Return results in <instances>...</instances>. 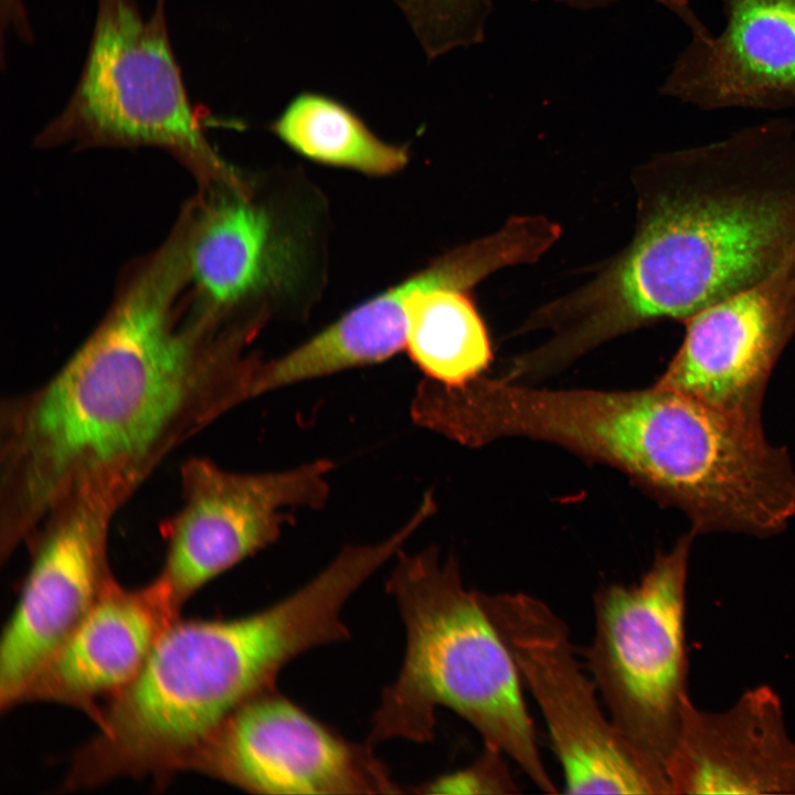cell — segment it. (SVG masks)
I'll return each mask as SVG.
<instances>
[{
    "instance_id": "obj_1",
    "label": "cell",
    "mask_w": 795,
    "mask_h": 795,
    "mask_svg": "<svg viewBox=\"0 0 795 795\" xmlns=\"http://www.w3.org/2000/svg\"><path fill=\"white\" fill-rule=\"evenodd\" d=\"M188 253L178 235L126 275L106 317L42 389L10 414L13 521L32 527L81 486L141 479L200 389L231 394L237 353L193 310L181 314Z\"/></svg>"
},
{
    "instance_id": "obj_2",
    "label": "cell",
    "mask_w": 795,
    "mask_h": 795,
    "mask_svg": "<svg viewBox=\"0 0 795 795\" xmlns=\"http://www.w3.org/2000/svg\"><path fill=\"white\" fill-rule=\"evenodd\" d=\"M625 250L556 300L586 352L695 314L766 277L795 247V125L774 118L639 168Z\"/></svg>"
},
{
    "instance_id": "obj_3",
    "label": "cell",
    "mask_w": 795,
    "mask_h": 795,
    "mask_svg": "<svg viewBox=\"0 0 795 795\" xmlns=\"http://www.w3.org/2000/svg\"><path fill=\"white\" fill-rule=\"evenodd\" d=\"M342 586L327 574L275 605L230 621L167 626L134 680L113 696L95 738L76 755L64 786L119 776L159 777L190 759L239 707L274 688L290 659L344 639Z\"/></svg>"
},
{
    "instance_id": "obj_4",
    "label": "cell",
    "mask_w": 795,
    "mask_h": 795,
    "mask_svg": "<svg viewBox=\"0 0 795 795\" xmlns=\"http://www.w3.org/2000/svg\"><path fill=\"white\" fill-rule=\"evenodd\" d=\"M405 632L396 680L382 692L368 743L433 740L438 706L454 710L499 748L544 793L558 792L537 746L513 658L486 613L479 592L464 586L452 556L436 548L398 553L386 583Z\"/></svg>"
},
{
    "instance_id": "obj_5",
    "label": "cell",
    "mask_w": 795,
    "mask_h": 795,
    "mask_svg": "<svg viewBox=\"0 0 795 795\" xmlns=\"http://www.w3.org/2000/svg\"><path fill=\"white\" fill-rule=\"evenodd\" d=\"M40 147H159L202 192L247 187L214 150L173 55L166 0L144 15L136 0H97L87 57L68 102L39 134Z\"/></svg>"
},
{
    "instance_id": "obj_6",
    "label": "cell",
    "mask_w": 795,
    "mask_h": 795,
    "mask_svg": "<svg viewBox=\"0 0 795 795\" xmlns=\"http://www.w3.org/2000/svg\"><path fill=\"white\" fill-rule=\"evenodd\" d=\"M693 537L657 555L636 584L595 593V633L584 650L614 725L664 768L690 700L685 597Z\"/></svg>"
},
{
    "instance_id": "obj_7",
    "label": "cell",
    "mask_w": 795,
    "mask_h": 795,
    "mask_svg": "<svg viewBox=\"0 0 795 795\" xmlns=\"http://www.w3.org/2000/svg\"><path fill=\"white\" fill-rule=\"evenodd\" d=\"M481 604L537 700L568 794H671L665 768L602 712L580 668L565 622L524 593L485 594Z\"/></svg>"
},
{
    "instance_id": "obj_8",
    "label": "cell",
    "mask_w": 795,
    "mask_h": 795,
    "mask_svg": "<svg viewBox=\"0 0 795 795\" xmlns=\"http://www.w3.org/2000/svg\"><path fill=\"white\" fill-rule=\"evenodd\" d=\"M132 486L86 484L62 499L38 542L0 648V707L21 702L39 670L114 581L107 564L109 518Z\"/></svg>"
},
{
    "instance_id": "obj_9",
    "label": "cell",
    "mask_w": 795,
    "mask_h": 795,
    "mask_svg": "<svg viewBox=\"0 0 795 795\" xmlns=\"http://www.w3.org/2000/svg\"><path fill=\"white\" fill-rule=\"evenodd\" d=\"M332 464L318 459L272 473L229 471L206 459L182 469L183 506L167 523L166 562L156 581L179 615L201 586L273 543L290 509L319 508Z\"/></svg>"
},
{
    "instance_id": "obj_10",
    "label": "cell",
    "mask_w": 795,
    "mask_h": 795,
    "mask_svg": "<svg viewBox=\"0 0 795 795\" xmlns=\"http://www.w3.org/2000/svg\"><path fill=\"white\" fill-rule=\"evenodd\" d=\"M186 768L262 794L400 793L369 744L342 740L274 689L230 714Z\"/></svg>"
},
{
    "instance_id": "obj_11",
    "label": "cell",
    "mask_w": 795,
    "mask_h": 795,
    "mask_svg": "<svg viewBox=\"0 0 795 795\" xmlns=\"http://www.w3.org/2000/svg\"><path fill=\"white\" fill-rule=\"evenodd\" d=\"M683 325L681 344L655 384L762 428L770 375L795 336V247L770 275Z\"/></svg>"
},
{
    "instance_id": "obj_12",
    "label": "cell",
    "mask_w": 795,
    "mask_h": 795,
    "mask_svg": "<svg viewBox=\"0 0 795 795\" xmlns=\"http://www.w3.org/2000/svg\"><path fill=\"white\" fill-rule=\"evenodd\" d=\"M724 26L692 38L659 91L702 110H795V0H720Z\"/></svg>"
},
{
    "instance_id": "obj_13",
    "label": "cell",
    "mask_w": 795,
    "mask_h": 795,
    "mask_svg": "<svg viewBox=\"0 0 795 795\" xmlns=\"http://www.w3.org/2000/svg\"><path fill=\"white\" fill-rule=\"evenodd\" d=\"M671 794H795V743L770 687L722 712L683 710L665 764Z\"/></svg>"
},
{
    "instance_id": "obj_14",
    "label": "cell",
    "mask_w": 795,
    "mask_h": 795,
    "mask_svg": "<svg viewBox=\"0 0 795 795\" xmlns=\"http://www.w3.org/2000/svg\"><path fill=\"white\" fill-rule=\"evenodd\" d=\"M178 618L156 580L137 590L114 580L39 670L21 702H60L97 719L95 700L128 686L160 634Z\"/></svg>"
},
{
    "instance_id": "obj_15",
    "label": "cell",
    "mask_w": 795,
    "mask_h": 795,
    "mask_svg": "<svg viewBox=\"0 0 795 795\" xmlns=\"http://www.w3.org/2000/svg\"><path fill=\"white\" fill-rule=\"evenodd\" d=\"M433 275L407 300L405 349L427 379L464 385L492 361L487 328L469 290L506 265L492 236L475 240L436 258Z\"/></svg>"
},
{
    "instance_id": "obj_16",
    "label": "cell",
    "mask_w": 795,
    "mask_h": 795,
    "mask_svg": "<svg viewBox=\"0 0 795 795\" xmlns=\"http://www.w3.org/2000/svg\"><path fill=\"white\" fill-rule=\"evenodd\" d=\"M186 211L193 305L219 322L274 279V227L248 189L202 192Z\"/></svg>"
},
{
    "instance_id": "obj_17",
    "label": "cell",
    "mask_w": 795,
    "mask_h": 795,
    "mask_svg": "<svg viewBox=\"0 0 795 795\" xmlns=\"http://www.w3.org/2000/svg\"><path fill=\"white\" fill-rule=\"evenodd\" d=\"M271 129L307 159L365 174H391L409 160L405 147L383 141L350 108L320 93L295 96Z\"/></svg>"
},
{
    "instance_id": "obj_18",
    "label": "cell",
    "mask_w": 795,
    "mask_h": 795,
    "mask_svg": "<svg viewBox=\"0 0 795 795\" xmlns=\"http://www.w3.org/2000/svg\"><path fill=\"white\" fill-rule=\"evenodd\" d=\"M433 275V266L357 306L306 342L324 374L384 361L405 348L407 300Z\"/></svg>"
},
{
    "instance_id": "obj_19",
    "label": "cell",
    "mask_w": 795,
    "mask_h": 795,
    "mask_svg": "<svg viewBox=\"0 0 795 795\" xmlns=\"http://www.w3.org/2000/svg\"><path fill=\"white\" fill-rule=\"evenodd\" d=\"M430 60L481 43L491 0H392Z\"/></svg>"
},
{
    "instance_id": "obj_20",
    "label": "cell",
    "mask_w": 795,
    "mask_h": 795,
    "mask_svg": "<svg viewBox=\"0 0 795 795\" xmlns=\"http://www.w3.org/2000/svg\"><path fill=\"white\" fill-rule=\"evenodd\" d=\"M506 755L496 745L484 743V751L467 767L431 782L425 792L451 794H517L520 788L511 775Z\"/></svg>"
},
{
    "instance_id": "obj_21",
    "label": "cell",
    "mask_w": 795,
    "mask_h": 795,
    "mask_svg": "<svg viewBox=\"0 0 795 795\" xmlns=\"http://www.w3.org/2000/svg\"><path fill=\"white\" fill-rule=\"evenodd\" d=\"M569 7L590 10L607 6L613 0H552ZM674 12L690 30L691 36H702L710 31L692 11L690 0H655Z\"/></svg>"
}]
</instances>
